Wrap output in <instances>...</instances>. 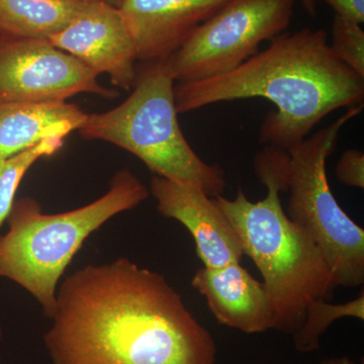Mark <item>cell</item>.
Instances as JSON below:
<instances>
[{"label":"cell","mask_w":364,"mask_h":364,"mask_svg":"<svg viewBox=\"0 0 364 364\" xmlns=\"http://www.w3.org/2000/svg\"><path fill=\"white\" fill-rule=\"evenodd\" d=\"M44 344L52 364H215L217 344L161 273L126 257L57 289Z\"/></svg>","instance_id":"1"},{"label":"cell","mask_w":364,"mask_h":364,"mask_svg":"<svg viewBox=\"0 0 364 364\" xmlns=\"http://www.w3.org/2000/svg\"><path fill=\"white\" fill-rule=\"evenodd\" d=\"M178 114L219 102L265 98L277 111L265 117L260 141L289 150L339 109L363 105L364 79L333 53L325 30L284 32L263 51L217 77L176 86Z\"/></svg>","instance_id":"2"},{"label":"cell","mask_w":364,"mask_h":364,"mask_svg":"<svg viewBox=\"0 0 364 364\" xmlns=\"http://www.w3.org/2000/svg\"><path fill=\"white\" fill-rule=\"evenodd\" d=\"M287 168V151L265 146L254 159V169L267 196L251 202L239 188L233 200L222 195L214 200L236 230L244 255L262 275L274 314L273 330L293 335L308 306L331 298L337 287L317 244L282 208Z\"/></svg>","instance_id":"3"},{"label":"cell","mask_w":364,"mask_h":364,"mask_svg":"<svg viewBox=\"0 0 364 364\" xmlns=\"http://www.w3.org/2000/svg\"><path fill=\"white\" fill-rule=\"evenodd\" d=\"M149 196L140 178L124 168L102 198L69 212L45 214L28 196L14 200L6 219L9 231L0 236V277L25 289L39 301L45 317L51 318L59 280L86 239Z\"/></svg>","instance_id":"4"},{"label":"cell","mask_w":364,"mask_h":364,"mask_svg":"<svg viewBox=\"0 0 364 364\" xmlns=\"http://www.w3.org/2000/svg\"><path fill=\"white\" fill-rule=\"evenodd\" d=\"M174 82L167 60L142 63L130 97L109 111L87 114L79 133L128 151L155 176L202 189L210 198L221 196L224 170L203 160L186 140L177 117Z\"/></svg>","instance_id":"5"},{"label":"cell","mask_w":364,"mask_h":364,"mask_svg":"<svg viewBox=\"0 0 364 364\" xmlns=\"http://www.w3.org/2000/svg\"><path fill=\"white\" fill-rule=\"evenodd\" d=\"M351 107L338 119L289 148L287 217L320 248L336 287H359L364 282V230L340 207L327 176V160L342 128L360 114Z\"/></svg>","instance_id":"6"},{"label":"cell","mask_w":364,"mask_h":364,"mask_svg":"<svg viewBox=\"0 0 364 364\" xmlns=\"http://www.w3.org/2000/svg\"><path fill=\"white\" fill-rule=\"evenodd\" d=\"M296 0H229L196 28L167 62L176 81L224 75L259 52L291 23Z\"/></svg>","instance_id":"7"},{"label":"cell","mask_w":364,"mask_h":364,"mask_svg":"<svg viewBox=\"0 0 364 364\" xmlns=\"http://www.w3.org/2000/svg\"><path fill=\"white\" fill-rule=\"evenodd\" d=\"M97 77L49 40L0 37V102H66L80 93L117 98Z\"/></svg>","instance_id":"8"},{"label":"cell","mask_w":364,"mask_h":364,"mask_svg":"<svg viewBox=\"0 0 364 364\" xmlns=\"http://www.w3.org/2000/svg\"><path fill=\"white\" fill-rule=\"evenodd\" d=\"M49 41L97 75H109L117 87L130 90L135 85V45L117 7L102 1H85L75 18Z\"/></svg>","instance_id":"9"},{"label":"cell","mask_w":364,"mask_h":364,"mask_svg":"<svg viewBox=\"0 0 364 364\" xmlns=\"http://www.w3.org/2000/svg\"><path fill=\"white\" fill-rule=\"evenodd\" d=\"M149 191L163 217L176 220L188 230L203 267L241 262L244 252L240 238L214 198L202 189L157 176L151 179Z\"/></svg>","instance_id":"10"},{"label":"cell","mask_w":364,"mask_h":364,"mask_svg":"<svg viewBox=\"0 0 364 364\" xmlns=\"http://www.w3.org/2000/svg\"><path fill=\"white\" fill-rule=\"evenodd\" d=\"M229 0H122L117 9L134 45L136 59L166 61L191 33Z\"/></svg>","instance_id":"11"},{"label":"cell","mask_w":364,"mask_h":364,"mask_svg":"<svg viewBox=\"0 0 364 364\" xmlns=\"http://www.w3.org/2000/svg\"><path fill=\"white\" fill-rule=\"evenodd\" d=\"M191 284L205 299L220 324L245 334L274 329V314L267 289L241 262L198 268Z\"/></svg>","instance_id":"12"},{"label":"cell","mask_w":364,"mask_h":364,"mask_svg":"<svg viewBox=\"0 0 364 364\" xmlns=\"http://www.w3.org/2000/svg\"><path fill=\"white\" fill-rule=\"evenodd\" d=\"M87 114L67 102H0V160L79 130Z\"/></svg>","instance_id":"13"},{"label":"cell","mask_w":364,"mask_h":364,"mask_svg":"<svg viewBox=\"0 0 364 364\" xmlns=\"http://www.w3.org/2000/svg\"><path fill=\"white\" fill-rule=\"evenodd\" d=\"M85 0H0V37L50 40L80 13Z\"/></svg>","instance_id":"14"},{"label":"cell","mask_w":364,"mask_h":364,"mask_svg":"<svg viewBox=\"0 0 364 364\" xmlns=\"http://www.w3.org/2000/svg\"><path fill=\"white\" fill-rule=\"evenodd\" d=\"M342 318L364 320V294L343 304H332L328 299H316L306 309L305 318L294 333V348L301 353H310L320 347L321 339L330 326Z\"/></svg>","instance_id":"15"},{"label":"cell","mask_w":364,"mask_h":364,"mask_svg":"<svg viewBox=\"0 0 364 364\" xmlns=\"http://www.w3.org/2000/svg\"><path fill=\"white\" fill-rule=\"evenodd\" d=\"M63 144L64 138H47L30 149L0 160V230L13 208L16 191L26 172L41 158L58 152Z\"/></svg>","instance_id":"16"},{"label":"cell","mask_w":364,"mask_h":364,"mask_svg":"<svg viewBox=\"0 0 364 364\" xmlns=\"http://www.w3.org/2000/svg\"><path fill=\"white\" fill-rule=\"evenodd\" d=\"M330 47L342 63L364 79V31L359 23L335 14Z\"/></svg>","instance_id":"17"},{"label":"cell","mask_w":364,"mask_h":364,"mask_svg":"<svg viewBox=\"0 0 364 364\" xmlns=\"http://www.w3.org/2000/svg\"><path fill=\"white\" fill-rule=\"evenodd\" d=\"M335 174L340 182L350 188H364V154L358 149L342 153Z\"/></svg>","instance_id":"18"},{"label":"cell","mask_w":364,"mask_h":364,"mask_svg":"<svg viewBox=\"0 0 364 364\" xmlns=\"http://www.w3.org/2000/svg\"><path fill=\"white\" fill-rule=\"evenodd\" d=\"M325 2L334 9L336 16L354 21L359 25L364 23V0H317Z\"/></svg>","instance_id":"19"},{"label":"cell","mask_w":364,"mask_h":364,"mask_svg":"<svg viewBox=\"0 0 364 364\" xmlns=\"http://www.w3.org/2000/svg\"><path fill=\"white\" fill-rule=\"evenodd\" d=\"M301 6L305 9L306 13L311 16H317L318 13V1L317 0H299Z\"/></svg>","instance_id":"20"},{"label":"cell","mask_w":364,"mask_h":364,"mask_svg":"<svg viewBox=\"0 0 364 364\" xmlns=\"http://www.w3.org/2000/svg\"><path fill=\"white\" fill-rule=\"evenodd\" d=\"M318 364H363V363H356V361L352 360L351 358H347V356H339V358L323 359Z\"/></svg>","instance_id":"21"},{"label":"cell","mask_w":364,"mask_h":364,"mask_svg":"<svg viewBox=\"0 0 364 364\" xmlns=\"http://www.w3.org/2000/svg\"><path fill=\"white\" fill-rule=\"evenodd\" d=\"M85 1H102L111 4V6L119 7L122 0H85Z\"/></svg>","instance_id":"22"},{"label":"cell","mask_w":364,"mask_h":364,"mask_svg":"<svg viewBox=\"0 0 364 364\" xmlns=\"http://www.w3.org/2000/svg\"><path fill=\"white\" fill-rule=\"evenodd\" d=\"M1 336H2V332H1V330H0V339H1Z\"/></svg>","instance_id":"23"}]
</instances>
